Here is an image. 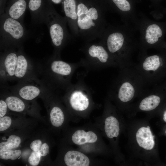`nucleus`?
<instances>
[{
	"label": "nucleus",
	"mask_w": 166,
	"mask_h": 166,
	"mask_svg": "<svg viewBox=\"0 0 166 166\" xmlns=\"http://www.w3.org/2000/svg\"><path fill=\"white\" fill-rule=\"evenodd\" d=\"M136 31L134 25L126 24L108 30L105 47L120 69L132 65V55L138 48V41L135 35Z\"/></svg>",
	"instance_id": "1"
},
{
	"label": "nucleus",
	"mask_w": 166,
	"mask_h": 166,
	"mask_svg": "<svg viewBox=\"0 0 166 166\" xmlns=\"http://www.w3.org/2000/svg\"><path fill=\"white\" fill-rule=\"evenodd\" d=\"M133 25L140 34L138 41L139 54L147 53L148 49H157L164 44L166 22L153 21L140 13Z\"/></svg>",
	"instance_id": "2"
},
{
	"label": "nucleus",
	"mask_w": 166,
	"mask_h": 166,
	"mask_svg": "<svg viewBox=\"0 0 166 166\" xmlns=\"http://www.w3.org/2000/svg\"><path fill=\"white\" fill-rule=\"evenodd\" d=\"M75 68V65L57 59L36 66L37 75H41V80L53 90L56 88L65 89L68 87Z\"/></svg>",
	"instance_id": "3"
},
{
	"label": "nucleus",
	"mask_w": 166,
	"mask_h": 166,
	"mask_svg": "<svg viewBox=\"0 0 166 166\" xmlns=\"http://www.w3.org/2000/svg\"><path fill=\"white\" fill-rule=\"evenodd\" d=\"M121 69L120 74L111 91L116 93L121 101L127 103L136 94L144 91L147 85L134 68L130 67Z\"/></svg>",
	"instance_id": "4"
},
{
	"label": "nucleus",
	"mask_w": 166,
	"mask_h": 166,
	"mask_svg": "<svg viewBox=\"0 0 166 166\" xmlns=\"http://www.w3.org/2000/svg\"><path fill=\"white\" fill-rule=\"evenodd\" d=\"M2 87L26 101H32L51 89L37 77L18 82L15 85Z\"/></svg>",
	"instance_id": "5"
},
{
	"label": "nucleus",
	"mask_w": 166,
	"mask_h": 166,
	"mask_svg": "<svg viewBox=\"0 0 166 166\" xmlns=\"http://www.w3.org/2000/svg\"><path fill=\"white\" fill-rule=\"evenodd\" d=\"M77 24L81 30H87L95 26L93 21L97 20L98 16L95 8L92 7L88 9L84 4L81 3L77 6Z\"/></svg>",
	"instance_id": "6"
},
{
	"label": "nucleus",
	"mask_w": 166,
	"mask_h": 166,
	"mask_svg": "<svg viewBox=\"0 0 166 166\" xmlns=\"http://www.w3.org/2000/svg\"><path fill=\"white\" fill-rule=\"evenodd\" d=\"M65 90L69 94V103L73 109L83 111L88 108L89 101L85 92L86 89L84 88L79 86L70 85Z\"/></svg>",
	"instance_id": "7"
},
{
	"label": "nucleus",
	"mask_w": 166,
	"mask_h": 166,
	"mask_svg": "<svg viewBox=\"0 0 166 166\" xmlns=\"http://www.w3.org/2000/svg\"><path fill=\"white\" fill-rule=\"evenodd\" d=\"M88 53L91 58L97 61L101 66H118L106 47L103 46L92 45L89 47Z\"/></svg>",
	"instance_id": "8"
},
{
	"label": "nucleus",
	"mask_w": 166,
	"mask_h": 166,
	"mask_svg": "<svg viewBox=\"0 0 166 166\" xmlns=\"http://www.w3.org/2000/svg\"><path fill=\"white\" fill-rule=\"evenodd\" d=\"M154 138L149 126L140 128L136 134V140L139 146L147 150H150L154 147Z\"/></svg>",
	"instance_id": "9"
},
{
	"label": "nucleus",
	"mask_w": 166,
	"mask_h": 166,
	"mask_svg": "<svg viewBox=\"0 0 166 166\" xmlns=\"http://www.w3.org/2000/svg\"><path fill=\"white\" fill-rule=\"evenodd\" d=\"M64 159L68 166H88L90 163L87 156L76 151H69L65 155Z\"/></svg>",
	"instance_id": "10"
},
{
	"label": "nucleus",
	"mask_w": 166,
	"mask_h": 166,
	"mask_svg": "<svg viewBox=\"0 0 166 166\" xmlns=\"http://www.w3.org/2000/svg\"><path fill=\"white\" fill-rule=\"evenodd\" d=\"M3 27L6 32L15 39L21 38L23 35L24 30L22 25L15 19L11 18L6 20Z\"/></svg>",
	"instance_id": "11"
},
{
	"label": "nucleus",
	"mask_w": 166,
	"mask_h": 166,
	"mask_svg": "<svg viewBox=\"0 0 166 166\" xmlns=\"http://www.w3.org/2000/svg\"><path fill=\"white\" fill-rule=\"evenodd\" d=\"M97 139V136L94 132L91 131L86 132L83 130H77L72 137L73 143L77 145L93 143L96 142Z\"/></svg>",
	"instance_id": "12"
},
{
	"label": "nucleus",
	"mask_w": 166,
	"mask_h": 166,
	"mask_svg": "<svg viewBox=\"0 0 166 166\" xmlns=\"http://www.w3.org/2000/svg\"><path fill=\"white\" fill-rule=\"evenodd\" d=\"M143 98L140 103L139 105L140 109L142 111H149L154 109L159 105L160 98L159 96L152 93Z\"/></svg>",
	"instance_id": "13"
},
{
	"label": "nucleus",
	"mask_w": 166,
	"mask_h": 166,
	"mask_svg": "<svg viewBox=\"0 0 166 166\" xmlns=\"http://www.w3.org/2000/svg\"><path fill=\"white\" fill-rule=\"evenodd\" d=\"M105 130L108 137L112 138L117 137L120 132V126L118 121L113 116L107 118L105 121Z\"/></svg>",
	"instance_id": "14"
},
{
	"label": "nucleus",
	"mask_w": 166,
	"mask_h": 166,
	"mask_svg": "<svg viewBox=\"0 0 166 166\" xmlns=\"http://www.w3.org/2000/svg\"><path fill=\"white\" fill-rule=\"evenodd\" d=\"M12 93L13 94V95L8 96L5 99L9 109L11 111L16 112L24 111L26 109V105L25 103L21 99L22 98H20L19 96Z\"/></svg>",
	"instance_id": "15"
},
{
	"label": "nucleus",
	"mask_w": 166,
	"mask_h": 166,
	"mask_svg": "<svg viewBox=\"0 0 166 166\" xmlns=\"http://www.w3.org/2000/svg\"><path fill=\"white\" fill-rule=\"evenodd\" d=\"M49 33L52 42L56 47L60 46L62 42L64 37V31L61 26L56 23L50 27Z\"/></svg>",
	"instance_id": "16"
},
{
	"label": "nucleus",
	"mask_w": 166,
	"mask_h": 166,
	"mask_svg": "<svg viewBox=\"0 0 166 166\" xmlns=\"http://www.w3.org/2000/svg\"><path fill=\"white\" fill-rule=\"evenodd\" d=\"M26 8V3L24 0H18L10 8L9 14L10 18L17 19L24 13Z\"/></svg>",
	"instance_id": "17"
},
{
	"label": "nucleus",
	"mask_w": 166,
	"mask_h": 166,
	"mask_svg": "<svg viewBox=\"0 0 166 166\" xmlns=\"http://www.w3.org/2000/svg\"><path fill=\"white\" fill-rule=\"evenodd\" d=\"M50 116L51 122L53 126L58 127L62 124L64 121V115L60 108L57 106L53 107Z\"/></svg>",
	"instance_id": "18"
},
{
	"label": "nucleus",
	"mask_w": 166,
	"mask_h": 166,
	"mask_svg": "<svg viewBox=\"0 0 166 166\" xmlns=\"http://www.w3.org/2000/svg\"><path fill=\"white\" fill-rule=\"evenodd\" d=\"M63 3L65 15L73 20L77 19V16L75 0H65Z\"/></svg>",
	"instance_id": "19"
},
{
	"label": "nucleus",
	"mask_w": 166,
	"mask_h": 166,
	"mask_svg": "<svg viewBox=\"0 0 166 166\" xmlns=\"http://www.w3.org/2000/svg\"><path fill=\"white\" fill-rule=\"evenodd\" d=\"M21 143L20 138L15 135L9 136L6 142L0 143V149L11 150L18 147Z\"/></svg>",
	"instance_id": "20"
},
{
	"label": "nucleus",
	"mask_w": 166,
	"mask_h": 166,
	"mask_svg": "<svg viewBox=\"0 0 166 166\" xmlns=\"http://www.w3.org/2000/svg\"><path fill=\"white\" fill-rule=\"evenodd\" d=\"M20 150H12L0 149V158L3 160H15L18 158L21 154Z\"/></svg>",
	"instance_id": "21"
},
{
	"label": "nucleus",
	"mask_w": 166,
	"mask_h": 166,
	"mask_svg": "<svg viewBox=\"0 0 166 166\" xmlns=\"http://www.w3.org/2000/svg\"><path fill=\"white\" fill-rule=\"evenodd\" d=\"M41 156L39 152L33 151L30 155L28 158V162L31 166H37L39 164Z\"/></svg>",
	"instance_id": "22"
},
{
	"label": "nucleus",
	"mask_w": 166,
	"mask_h": 166,
	"mask_svg": "<svg viewBox=\"0 0 166 166\" xmlns=\"http://www.w3.org/2000/svg\"><path fill=\"white\" fill-rule=\"evenodd\" d=\"M11 124V119L8 116H4L0 118V131H2L8 129Z\"/></svg>",
	"instance_id": "23"
},
{
	"label": "nucleus",
	"mask_w": 166,
	"mask_h": 166,
	"mask_svg": "<svg viewBox=\"0 0 166 166\" xmlns=\"http://www.w3.org/2000/svg\"><path fill=\"white\" fill-rule=\"evenodd\" d=\"M41 0H30L29 3V7L32 11L37 10L40 7Z\"/></svg>",
	"instance_id": "24"
},
{
	"label": "nucleus",
	"mask_w": 166,
	"mask_h": 166,
	"mask_svg": "<svg viewBox=\"0 0 166 166\" xmlns=\"http://www.w3.org/2000/svg\"><path fill=\"white\" fill-rule=\"evenodd\" d=\"M42 145V142L40 140H36L33 141L30 144V148L34 151L39 152Z\"/></svg>",
	"instance_id": "25"
},
{
	"label": "nucleus",
	"mask_w": 166,
	"mask_h": 166,
	"mask_svg": "<svg viewBox=\"0 0 166 166\" xmlns=\"http://www.w3.org/2000/svg\"><path fill=\"white\" fill-rule=\"evenodd\" d=\"M8 106L5 101L1 100L0 101V118L4 116L6 114Z\"/></svg>",
	"instance_id": "26"
},
{
	"label": "nucleus",
	"mask_w": 166,
	"mask_h": 166,
	"mask_svg": "<svg viewBox=\"0 0 166 166\" xmlns=\"http://www.w3.org/2000/svg\"><path fill=\"white\" fill-rule=\"evenodd\" d=\"M49 147L48 144L46 143H44L42 144L39 152L42 156H45L48 153Z\"/></svg>",
	"instance_id": "27"
},
{
	"label": "nucleus",
	"mask_w": 166,
	"mask_h": 166,
	"mask_svg": "<svg viewBox=\"0 0 166 166\" xmlns=\"http://www.w3.org/2000/svg\"><path fill=\"white\" fill-rule=\"evenodd\" d=\"M51 1L55 3L58 4L61 2V0H51Z\"/></svg>",
	"instance_id": "28"
},
{
	"label": "nucleus",
	"mask_w": 166,
	"mask_h": 166,
	"mask_svg": "<svg viewBox=\"0 0 166 166\" xmlns=\"http://www.w3.org/2000/svg\"><path fill=\"white\" fill-rule=\"evenodd\" d=\"M164 120L166 122V110L164 112L163 115Z\"/></svg>",
	"instance_id": "29"
},
{
	"label": "nucleus",
	"mask_w": 166,
	"mask_h": 166,
	"mask_svg": "<svg viewBox=\"0 0 166 166\" xmlns=\"http://www.w3.org/2000/svg\"><path fill=\"white\" fill-rule=\"evenodd\" d=\"M165 133H166V131H165Z\"/></svg>",
	"instance_id": "30"
}]
</instances>
